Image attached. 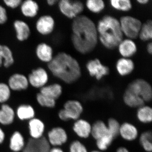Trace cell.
<instances>
[{
  "label": "cell",
  "mask_w": 152,
  "mask_h": 152,
  "mask_svg": "<svg viewBox=\"0 0 152 152\" xmlns=\"http://www.w3.org/2000/svg\"><path fill=\"white\" fill-rule=\"evenodd\" d=\"M8 83L10 89L17 91L26 89L29 85L27 78L22 74L18 73L13 74L10 77Z\"/></svg>",
  "instance_id": "5bb4252c"
},
{
  "label": "cell",
  "mask_w": 152,
  "mask_h": 152,
  "mask_svg": "<svg viewBox=\"0 0 152 152\" xmlns=\"http://www.w3.org/2000/svg\"><path fill=\"white\" fill-rule=\"evenodd\" d=\"M47 4H48V5L50 6H53L54 5L56 4L58 1L57 0H48L47 1Z\"/></svg>",
  "instance_id": "ee69618b"
},
{
  "label": "cell",
  "mask_w": 152,
  "mask_h": 152,
  "mask_svg": "<svg viewBox=\"0 0 152 152\" xmlns=\"http://www.w3.org/2000/svg\"><path fill=\"white\" fill-rule=\"evenodd\" d=\"M86 66L90 75L94 77L97 80H100L104 77L110 74L109 67L103 64L98 58L88 61Z\"/></svg>",
  "instance_id": "ba28073f"
},
{
  "label": "cell",
  "mask_w": 152,
  "mask_h": 152,
  "mask_svg": "<svg viewBox=\"0 0 152 152\" xmlns=\"http://www.w3.org/2000/svg\"><path fill=\"white\" fill-rule=\"evenodd\" d=\"M14 63V57L11 49L5 45H0V67L3 65L6 68L10 67Z\"/></svg>",
  "instance_id": "44dd1931"
},
{
  "label": "cell",
  "mask_w": 152,
  "mask_h": 152,
  "mask_svg": "<svg viewBox=\"0 0 152 152\" xmlns=\"http://www.w3.org/2000/svg\"><path fill=\"white\" fill-rule=\"evenodd\" d=\"M69 152H88L86 147L79 140H75L70 145Z\"/></svg>",
  "instance_id": "74e56055"
},
{
  "label": "cell",
  "mask_w": 152,
  "mask_h": 152,
  "mask_svg": "<svg viewBox=\"0 0 152 152\" xmlns=\"http://www.w3.org/2000/svg\"><path fill=\"white\" fill-rule=\"evenodd\" d=\"M152 132L151 131H146L144 132L140 136V144L142 148L146 152H152Z\"/></svg>",
  "instance_id": "f546056e"
},
{
  "label": "cell",
  "mask_w": 152,
  "mask_h": 152,
  "mask_svg": "<svg viewBox=\"0 0 152 152\" xmlns=\"http://www.w3.org/2000/svg\"><path fill=\"white\" fill-rule=\"evenodd\" d=\"M4 3L6 6L12 9H15L21 4V0H4Z\"/></svg>",
  "instance_id": "f35d334b"
},
{
  "label": "cell",
  "mask_w": 152,
  "mask_h": 152,
  "mask_svg": "<svg viewBox=\"0 0 152 152\" xmlns=\"http://www.w3.org/2000/svg\"><path fill=\"white\" fill-rule=\"evenodd\" d=\"M118 47L120 54L124 58H129L135 54L137 50L135 43L129 39L123 40Z\"/></svg>",
  "instance_id": "2e32d148"
},
{
  "label": "cell",
  "mask_w": 152,
  "mask_h": 152,
  "mask_svg": "<svg viewBox=\"0 0 152 152\" xmlns=\"http://www.w3.org/2000/svg\"><path fill=\"white\" fill-rule=\"evenodd\" d=\"M50 143L45 137L31 138L23 149V152H49Z\"/></svg>",
  "instance_id": "9c48e42d"
},
{
  "label": "cell",
  "mask_w": 152,
  "mask_h": 152,
  "mask_svg": "<svg viewBox=\"0 0 152 152\" xmlns=\"http://www.w3.org/2000/svg\"><path fill=\"white\" fill-rule=\"evenodd\" d=\"M55 26L54 20L48 15L40 17L36 23V29L38 32L43 35H48L53 31Z\"/></svg>",
  "instance_id": "8fae6325"
},
{
  "label": "cell",
  "mask_w": 152,
  "mask_h": 152,
  "mask_svg": "<svg viewBox=\"0 0 152 152\" xmlns=\"http://www.w3.org/2000/svg\"><path fill=\"white\" fill-rule=\"evenodd\" d=\"M83 112V107L78 101L71 100L67 101L64 105V109L58 114L59 117L63 121L79 119Z\"/></svg>",
  "instance_id": "8992f818"
},
{
  "label": "cell",
  "mask_w": 152,
  "mask_h": 152,
  "mask_svg": "<svg viewBox=\"0 0 152 152\" xmlns=\"http://www.w3.org/2000/svg\"><path fill=\"white\" fill-rule=\"evenodd\" d=\"M10 94V89L9 86L4 83H0V102H4L7 101Z\"/></svg>",
  "instance_id": "8d00e7d4"
},
{
  "label": "cell",
  "mask_w": 152,
  "mask_h": 152,
  "mask_svg": "<svg viewBox=\"0 0 152 152\" xmlns=\"http://www.w3.org/2000/svg\"><path fill=\"white\" fill-rule=\"evenodd\" d=\"M147 50L148 53L150 55H151L152 53V43L150 42L147 45Z\"/></svg>",
  "instance_id": "b9f144b4"
},
{
  "label": "cell",
  "mask_w": 152,
  "mask_h": 152,
  "mask_svg": "<svg viewBox=\"0 0 152 152\" xmlns=\"http://www.w3.org/2000/svg\"><path fill=\"white\" fill-rule=\"evenodd\" d=\"M4 134L1 129L0 128V144L1 143L4 141Z\"/></svg>",
  "instance_id": "7bdbcfd3"
},
{
  "label": "cell",
  "mask_w": 152,
  "mask_h": 152,
  "mask_svg": "<svg viewBox=\"0 0 152 152\" xmlns=\"http://www.w3.org/2000/svg\"><path fill=\"white\" fill-rule=\"evenodd\" d=\"M21 6L22 13L27 18H34L37 15L39 10L38 3L32 0H26L22 2Z\"/></svg>",
  "instance_id": "ffe728a7"
},
{
  "label": "cell",
  "mask_w": 152,
  "mask_h": 152,
  "mask_svg": "<svg viewBox=\"0 0 152 152\" xmlns=\"http://www.w3.org/2000/svg\"><path fill=\"white\" fill-rule=\"evenodd\" d=\"M119 22L123 34L132 40L138 37L142 26L140 20L130 16H124L121 17Z\"/></svg>",
  "instance_id": "5b68a950"
},
{
  "label": "cell",
  "mask_w": 152,
  "mask_h": 152,
  "mask_svg": "<svg viewBox=\"0 0 152 152\" xmlns=\"http://www.w3.org/2000/svg\"><path fill=\"white\" fill-rule=\"evenodd\" d=\"M49 142L53 145H61L68 140V135L64 129L61 127L54 128L48 133Z\"/></svg>",
  "instance_id": "7c38bea8"
},
{
  "label": "cell",
  "mask_w": 152,
  "mask_h": 152,
  "mask_svg": "<svg viewBox=\"0 0 152 152\" xmlns=\"http://www.w3.org/2000/svg\"><path fill=\"white\" fill-rule=\"evenodd\" d=\"M24 140L21 134L16 132L14 133L10 139V148L12 151L18 152L23 148Z\"/></svg>",
  "instance_id": "83f0119b"
},
{
  "label": "cell",
  "mask_w": 152,
  "mask_h": 152,
  "mask_svg": "<svg viewBox=\"0 0 152 152\" xmlns=\"http://www.w3.org/2000/svg\"><path fill=\"white\" fill-rule=\"evenodd\" d=\"M98 38L106 48H116L123 40L119 20L109 15L104 16L99 21L96 26Z\"/></svg>",
  "instance_id": "3957f363"
},
{
  "label": "cell",
  "mask_w": 152,
  "mask_h": 152,
  "mask_svg": "<svg viewBox=\"0 0 152 152\" xmlns=\"http://www.w3.org/2000/svg\"><path fill=\"white\" fill-rule=\"evenodd\" d=\"M110 134L107 126L102 121H97L91 127V134L96 140L101 138Z\"/></svg>",
  "instance_id": "603a6c76"
},
{
  "label": "cell",
  "mask_w": 152,
  "mask_h": 152,
  "mask_svg": "<svg viewBox=\"0 0 152 152\" xmlns=\"http://www.w3.org/2000/svg\"><path fill=\"white\" fill-rule=\"evenodd\" d=\"M149 1L148 0H137V2L140 4L145 5L149 2Z\"/></svg>",
  "instance_id": "bcb514c9"
},
{
  "label": "cell",
  "mask_w": 152,
  "mask_h": 152,
  "mask_svg": "<svg viewBox=\"0 0 152 152\" xmlns=\"http://www.w3.org/2000/svg\"><path fill=\"white\" fill-rule=\"evenodd\" d=\"M126 90L142 98L145 102L151 100V86L144 79H137L131 82L128 85Z\"/></svg>",
  "instance_id": "277c9868"
},
{
  "label": "cell",
  "mask_w": 152,
  "mask_h": 152,
  "mask_svg": "<svg viewBox=\"0 0 152 152\" xmlns=\"http://www.w3.org/2000/svg\"><path fill=\"white\" fill-rule=\"evenodd\" d=\"M49 152H64V151L59 148H53L52 149L50 150Z\"/></svg>",
  "instance_id": "f6af8a7d"
},
{
  "label": "cell",
  "mask_w": 152,
  "mask_h": 152,
  "mask_svg": "<svg viewBox=\"0 0 152 152\" xmlns=\"http://www.w3.org/2000/svg\"><path fill=\"white\" fill-rule=\"evenodd\" d=\"M15 113L12 109L7 104L2 106L0 110V123L4 125H9L12 123Z\"/></svg>",
  "instance_id": "484cf974"
},
{
  "label": "cell",
  "mask_w": 152,
  "mask_h": 152,
  "mask_svg": "<svg viewBox=\"0 0 152 152\" xmlns=\"http://www.w3.org/2000/svg\"><path fill=\"white\" fill-rule=\"evenodd\" d=\"M7 20V15L6 9L0 5V25L5 23Z\"/></svg>",
  "instance_id": "ab89813d"
},
{
  "label": "cell",
  "mask_w": 152,
  "mask_h": 152,
  "mask_svg": "<svg viewBox=\"0 0 152 152\" xmlns=\"http://www.w3.org/2000/svg\"><path fill=\"white\" fill-rule=\"evenodd\" d=\"M123 100L128 107L132 108H138L144 105L145 102L142 98L137 96L125 90L123 96Z\"/></svg>",
  "instance_id": "d4e9b609"
},
{
  "label": "cell",
  "mask_w": 152,
  "mask_h": 152,
  "mask_svg": "<svg viewBox=\"0 0 152 152\" xmlns=\"http://www.w3.org/2000/svg\"><path fill=\"white\" fill-rule=\"evenodd\" d=\"M40 93L56 101L61 95L62 88L58 84H53L41 88Z\"/></svg>",
  "instance_id": "7402d4cb"
},
{
  "label": "cell",
  "mask_w": 152,
  "mask_h": 152,
  "mask_svg": "<svg viewBox=\"0 0 152 152\" xmlns=\"http://www.w3.org/2000/svg\"><path fill=\"white\" fill-rule=\"evenodd\" d=\"M30 133L32 138L37 139L42 137L45 130V125L40 120L32 119L29 123Z\"/></svg>",
  "instance_id": "cb8c5ba5"
},
{
  "label": "cell",
  "mask_w": 152,
  "mask_h": 152,
  "mask_svg": "<svg viewBox=\"0 0 152 152\" xmlns=\"http://www.w3.org/2000/svg\"><path fill=\"white\" fill-rule=\"evenodd\" d=\"M142 41H148L152 38V22L151 20H148L143 24L139 33V37Z\"/></svg>",
  "instance_id": "f1b7e54d"
},
{
  "label": "cell",
  "mask_w": 152,
  "mask_h": 152,
  "mask_svg": "<svg viewBox=\"0 0 152 152\" xmlns=\"http://www.w3.org/2000/svg\"><path fill=\"white\" fill-rule=\"evenodd\" d=\"M119 135L125 140L132 141L137 138L138 130L136 126L133 124L125 122L121 125Z\"/></svg>",
  "instance_id": "9a60e30c"
},
{
  "label": "cell",
  "mask_w": 152,
  "mask_h": 152,
  "mask_svg": "<svg viewBox=\"0 0 152 152\" xmlns=\"http://www.w3.org/2000/svg\"><path fill=\"white\" fill-rule=\"evenodd\" d=\"M71 40L74 48L82 54L89 53L94 50L98 41L97 30L91 19L80 15L73 19Z\"/></svg>",
  "instance_id": "6da1fadb"
},
{
  "label": "cell",
  "mask_w": 152,
  "mask_h": 152,
  "mask_svg": "<svg viewBox=\"0 0 152 152\" xmlns=\"http://www.w3.org/2000/svg\"><path fill=\"white\" fill-rule=\"evenodd\" d=\"M14 27L16 33L17 39L19 41L23 42L29 37L31 30L26 22L20 20H16L14 23Z\"/></svg>",
  "instance_id": "d6986e66"
},
{
  "label": "cell",
  "mask_w": 152,
  "mask_h": 152,
  "mask_svg": "<svg viewBox=\"0 0 152 152\" xmlns=\"http://www.w3.org/2000/svg\"><path fill=\"white\" fill-rule=\"evenodd\" d=\"M107 126L109 132L114 138L119 135V131L121 125L116 119L114 118H110L108 121Z\"/></svg>",
  "instance_id": "e575fe53"
},
{
  "label": "cell",
  "mask_w": 152,
  "mask_h": 152,
  "mask_svg": "<svg viewBox=\"0 0 152 152\" xmlns=\"http://www.w3.org/2000/svg\"><path fill=\"white\" fill-rule=\"evenodd\" d=\"M36 53L39 59L48 64L53 58L52 47L45 43H42L38 45L36 48Z\"/></svg>",
  "instance_id": "ac0fdd59"
},
{
  "label": "cell",
  "mask_w": 152,
  "mask_h": 152,
  "mask_svg": "<svg viewBox=\"0 0 152 152\" xmlns=\"http://www.w3.org/2000/svg\"><path fill=\"white\" fill-rule=\"evenodd\" d=\"M91 152H102V151H91Z\"/></svg>",
  "instance_id": "7dc6e473"
},
{
  "label": "cell",
  "mask_w": 152,
  "mask_h": 152,
  "mask_svg": "<svg viewBox=\"0 0 152 152\" xmlns=\"http://www.w3.org/2000/svg\"><path fill=\"white\" fill-rule=\"evenodd\" d=\"M116 152H130L129 150L124 147H121L117 149Z\"/></svg>",
  "instance_id": "60d3db41"
},
{
  "label": "cell",
  "mask_w": 152,
  "mask_h": 152,
  "mask_svg": "<svg viewBox=\"0 0 152 152\" xmlns=\"http://www.w3.org/2000/svg\"><path fill=\"white\" fill-rule=\"evenodd\" d=\"M48 67L55 77L69 84L75 83L81 77L78 61L65 52L57 54L48 64Z\"/></svg>",
  "instance_id": "7a4b0ae2"
},
{
  "label": "cell",
  "mask_w": 152,
  "mask_h": 152,
  "mask_svg": "<svg viewBox=\"0 0 152 152\" xmlns=\"http://www.w3.org/2000/svg\"><path fill=\"white\" fill-rule=\"evenodd\" d=\"M114 138L110 134L96 140V145L100 151H105L108 148L113 141Z\"/></svg>",
  "instance_id": "836d02e7"
},
{
  "label": "cell",
  "mask_w": 152,
  "mask_h": 152,
  "mask_svg": "<svg viewBox=\"0 0 152 152\" xmlns=\"http://www.w3.org/2000/svg\"><path fill=\"white\" fill-rule=\"evenodd\" d=\"M58 7L62 14L69 19L80 15L84 9L83 4L80 1L61 0L59 1Z\"/></svg>",
  "instance_id": "52a82bcc"
},
{
  "label": "cell",
  "mask_w": 152,
  "mask_h": 152,
  "mask_svg": "<svg viewBox=\"0 0 152 152\" xmlns=\"http://www.w3.org/2000/svg\"><path fill=\"white\" fill-rule=\"evenodd\" d=\"M91 125L86 120L79 119L74 123L73 130L79 137L87 139L91 135Z\"/></svg>",
  "instance_id": "4fadbf2b"
},
{
  "label": "cell",
  "mask_w": 152,
  "mask_h": 152,
  "mask_svg": "<svg viewBox=\"0 0 152 152\" xmlns=\"http://www.w3.org/2000/svg\"><path fill=\"white\" fill-rule=\"evenodd\" d=\"M86 6L89 10L94 13H99L105 8V5L102 0H88Z\"/></svg>",
  "instance_id": "d6a6232c"
},
{
  "label": "cell",
  "mask_w": 152,
  "mask_h": 152,
  "mask_svg": "<svg viewBox=\"0 0 152 152\" xmlns=\"http://www.w3.org/2000/svg\"><path fill=\"white\" fill-rule=\"evenodd\" d=\"M37 99L38 103L43 107L52 108L56 105V101L50 99L40 93L37 94Z\"/></svg>",
  "instance_id": "d590c367"
},
{
  "label": "cell",
  "mask_w": 152,
  "mask_h": 152,
  "mask_svg": "<svg viewBox=\"0 0 152 152\" xmlns=\"http://www.w3.org/2000/svg\"><path fill=\"white\" fill-rule=\"evenodd\" d=\"M48 78L47 71L43 68L39 67L32 71L29 75L28 80L32 86L41 88L46 84Z\"/></svg>",
  "instance_id": "30bf717a"
},
{
  "label": "cell",
  "mask_w": 152,
  "mask_h": 152,
  "mask_svg": "<svg viewBox=\"0 0 152 152\" xmlns=\"http://www.w3.org/2000/svg\"><path fill=\"white\" fill-rule=\"evenodd\" d=\"M110 4L115 10L122 12H128L132 8V2L129 0H111Z\"/></svg>",
  "instance_id": "1f68e13d"
},
{
  "label": "cell",
  "mask_w": 152,
  "mask_h": 152,
  "mask_svg": "<svg viewBox=\"0 0 152 152\" xmlns=\"http://www.w3.org/2000/svg\"><path fill=\"white\" fill-rule=\"evenodd\" d=\"M116 67L118 73L120 75L126 76L132 72L135 65L134 62L131 59L122 58L118 60Z\"/></svg>",
  "instance_id": "e0dca14e"
},
{
  "label": "cell",
  "mask_w": 152,
  "mask_h": 152,
  "mask_svg": "<svg viewBox=\"0 0 152 152\" xmlns=\"http://www.w3.org/2000/svg\"><path fill=\"white\" fill-rule=\"evenodd\" d=\"M137 117L140 122L149 124L152 121V110L149 106L143 105L138 109Z\"/></svg>",
  "instance_id": "4316f807"
},
{
  "label": "cell",
  "mask_w": 152,
  "mask_h": 152,
  "mask_svg": "<svg viewBox=\"0 0 152 152\" xmlns=\"http://www.w3.org/2000/svg\"><path fill=\"white\" fill-rule=\"evenodd\" d=\"M17 113L20 119L25 120L33 118L34 116L35 112L31 106L24 105L19 107Z\"/></svg>",
  "instance_id": "4dcf8cb0"
}]
</instances>
